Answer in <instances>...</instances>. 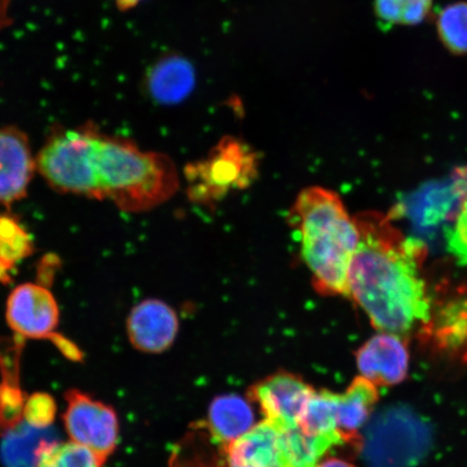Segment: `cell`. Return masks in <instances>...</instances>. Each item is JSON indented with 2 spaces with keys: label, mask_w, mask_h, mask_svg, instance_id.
Listing matches in <instances>:
<instances>
[{
  "label": "cell",
  "mask_w": 467,
  "mask_h": 467,
  "mask_svg": "<svg viewBox=\"0 0 467 467\" xmlns=\"http://www.w3.org/2000/svg\"><path fill=\"white\" fill-rule=\"evenodd\" d=\"M66 400L63 420L71 441L89 449L104 463L119 442V423L115 411L80 390H69Z\"/></svg>",
  "instance_id": "obj_6"
},
{
  "label": "cell",
  "mask_w": 467,
  "mask_h": 467,
  "mask_svg": "<svg viewBox=\"0 0 467 467\" xmlns=\"http://www.w3.org/2000/svg\"><path fill=\"white\" fill-rule=\"evenodd\" d=\"M56 414V404L50 396L35 394L26 401L23 408V419L38 428H51Z\"/></svg>",
  "instance_id": "obj_25"
},
{
  "label": "cell",
  "mask_w": 467,
  "mask_h": 467,
  "mask_svg": "<svg viewBox=\"0 0 467 467\" xmlns=\"http://www.w3.org/2000/svg\"><path fill=\"white\" fill-rule=\"evenodd\" d=\"M356 363L363 377L377 387H392L407 378L409 352L405 338L379 332L356 353Z\"/></svg>",
  "instance_id": "obj_11"
},
{
  "label": "cell",
  "mask_w": 467,
  "mask_h": 467,
  "mask_svg": "<svg viewBox=\"0 0 467 467\" xmlns=\"http://www.w3.org/2000/svg\"><path fill=\"white\" fill-rule=\"evenodd\" d=\"M226 457L229 467H294L285 431L266 420L230 443Z\"/></svg>",
  "instance_id": "obj_13"
},
{
  "label": "cell",
  "mask_w": 467,
  "mask_h": 467,
  "mask_svg": "<svg viewBox=\"0 0 467 467\" xmlns=\"http://www.w3.org/2000/svg\"><path fill=\"white\" fill-rule=\"evenodd\" d=\"M36 168L31 144L19 128H0V204L11 206L27 194Z\"/></svg>",
  "instance_id": "obj_10"
},
{
  "label": "cell",
  "mask_w": 467,
  "mask_h": 467,
  "mask_svg": "<svg viewBox=\"0 0 467 467\" xmlns=\"http://www.w3.org/2000/svg\"><path fill=\"white\" fill-rule=\"evenodd\" d=\"M36 168L57 192L109 201L131 213L161 206L180 184L171 157L87 125L52 134L36 156Z\"/></svg>",
  "instance_id": "obj_1"
},
{
  "label": "cell",
  "mask_w": 467,
  "mask_h": 467,
  "mask_svg": "<svg viewBox=\"0 0 467 467\" xmlns=\"http://www.w3.org/2000/svg\"><path fill=\"white\" fill-rule=\"evenodd\" d=\"M95 453L73 441L56 442L40 455L36 467H101Z\"/></svg>",
  "instance_id": "obj_23"
},
{
  "label": "cell",
  "mask_w": 467,
  "mask_h": 467,
  "mask_svg": "<svg viewBox=\"0 0 467 467\" xmlns=\"http://www.w3.org/2000/svg\"><path fill=\"white\" fill-rule=\"evenodd\" d=\"M32 250L31 239L25 229L14 219L0 217V277L31 254Z\"/></svg>",
  "instance_id": "obj_22"
},
{
  "label": "cell",
  "mask_w": 467,
  "mask_h": 467,
  "mask_svg": "<svg viewBox=\"0 0 467 467\" xmlns=\"http://www.w3.org/2000/svg\"><path fill=\"white\" fill-rule=\"evenodd\" d=\"M461 186V185H460ZM462 197L457 217L453 224L446 231V244L460 265H467V186H461Z\"/></svg>",
  "instance_id": "obj_24"
},
{
  "label": "cell",
  "mask_w": 467,
  "mask_h": 467,
  "mask_svg": "<svg viewBox=\"0 0 467 467\" xmlns=\"http://www.w3.org/2000/svg\"><path fill=\"white\" fill-rule=\"evenodd\" d=\"M379 400L377 385L363 377L356 378L337 397V430L344 442L360 445V431L370 421Z\"/></svg>",
  "instance_id": "obj_16"
},
{
  "label": "cell",
  "mask_w": 467,
  "mask_h": 467,
  "mask_svg": "<svg viewBox=\"0 0 467 467\" xmlns=\"http://www.w3.org/2000/svg\"><path fill=\"white\" fill-rule=\"evenodd\" d=\"M317 467H356L346 460L331 458L321 461Z\"/></svg>",
  "instance_id": "obj_26"
},
{
  "label": "cell",
  "mask_w": 467,
  "mask_h": 467,
  "mask_svg": "<svg viewBox=\"0 0 467 467\" xmlns=\"http://www.w3.org/2000/svg\"><path fill=\"white\" fill-rule=\"evenodd\" d=\"M437 33L441 42L451 54L467 55V3L448 5L437 17Z\"/></svg>",
  "instance_id": "obj_20"
},
{
  "label": "cell",
  "mask_w": 467,
  "mask_h": 467,
  "mask_svg": "<svg viewBox=\"0 0 467 467\" xmlns=\"http://www.w3.org/2000/svg\"><path fill=\"white\" fill-rule=\"evenodd\" d=\"M288 221L300 238L314 289L320 296H348L359 234L340 196L321 186L305 189L296 196Z\"/></svg>",
  "instance_id": "obj_3"
},
{
  "label": "cell",
  "mask_w": 467,
  "mask_h": 467,
  "mask_svg": "<svg viewBox=\"0 0 467 467\" xmlns=\"http://www.w3.org/2000/svg\"><path fill=\"white\" fill-rule=\"evenodd\" d=\"M5 319L16 337H54L60 323V309L48 288L27 283L11 291Z\"/></svg>",
  "instance_id": "obj_8"
},
{
  "label": "cell",
  "mask_w": 467,
  "mask_h": 467,
  "mask_svg": "<svg viewBox=\"0 0 467 467\" xmlns=\"http://www.w3.org/2000/svg\"><path fill=\"white\" fill-rule=\"evenodd\" d=\"M144 2V0H115L117 8L120 11H128L136 8L138 5Z\"/></svg>",
  "instance_id": "obj_27"
},
{
  "label": "cell",
  "mask_w": 467,
  "mask_h": 467,
  "mask_svg": "<svg viewBox=\"0 0 467 467\" xmlns=\"http://www.w3.org/2000/svg\"><path fill=\"white\" fill-rule=\"evenodd\" d=\"M258 167V155L250 146L235 138H224L207 159L186 168L191 200L213 203L232 191L246 189Z\"/></svg>",
  "instance_id": "obj_5"
},
{
  "label": "cell",
  "mask_w": 467,
  "mask_h": 467,
  "mask_svg": "<svg viewBox=\"0 0 467 467\" xmlns=\"http://www.w3.org/2000/svg\"><path fill=\"white\" fill-rule=\"evenodd\" d=\"M57 441L51 428H38L25 419L2 433L0 460L5 467H36L40 455Z\"/></svg>",
  "instance_id": "obj_15"
},
{
  "label": "cell",
  "mask_w": 467,
  "mask_h": 467,
  "mask_svg": "<svg viewBox=\"0 0 467 467\" xmlns=\"http://www.w3.org/2000/svg\"><path fill=\"white\" fill-rule=\"evenodd\" d=\"M434 0H375V13L390 26H416L431 15Z\"/></svg>",
  "instance_id": "obj_21"
},
{
  "label": "cell",
  "mask_w": 467,
  "mask_h": 467,
  "mask_svg": "<svg viewBox=\"0 0 467 467\" xmlns=\"http://www.w3.org/2000/svg\"><path fill=\"white\" fill-rule=\"evenodd\" d=\"M433 433L408 407H389L366 425L360 448L367 467H416L429 454Z\"/></svg>",
  "instance_id": "obj_4"
},
{
  "label": "cell",
  "mask_w": 467,
  "mask_h": 467,
  "mask_svg": "<svg viewBox=\"0 0 467 467\" xmlns=\"http://www.w3.org/2000/svg\"><path fill=\"white\" fill-rule=\"evenodd\" d=\"M337 397L329 390L314 392L297 426L308 434L344 442L337 430Z\"/></svg>",
  "instance_id": "obj_18"
},
{
  "label": "cell",
  "mask_w": 467,
  "mask_h": 467,
  "mask_svg": "<svg viewBox=\"0 0 467 467\" xmlns=\"http://www.w3.org/2000/svg\"><path fill=\"white\" fill-rule=\"evenodd\" d=\"M179 331V318L167 303L148 299L131 309L127 320L128 337L141 352L159 354L171 348Z\"/></svg>",
  "instance_id": "obj_12"
},
{
  "label": "cell",
  "mask_w": 467,
  "mask_h": 467,
  "mask_svg": "<svg viewBox=\"0 0 467 467\" xmlns=\"http://www.w3.org/2000/svg\"><path fill=\"white\" fill-rule=\"evenodd\" d=\"M314 392L300 378L282 372L255 384L250 397L259 405L266 421L289 431L299 425Z\"/></svg>",
  "instance_id": "obj_9"
},
{
  "label": "cell",
  "mask_w": 467,
  "mask_h": 467,
  "mask_svg": "<svg viewBox=\"0 0 467 467\" xmlns=\"http://www.w3.org/2000/svg\"><path fill=\"white\" fill-rule=\"evenodd\" d=\"M358 243L349 296L379 332L406 336L429 320L431 301L422 275L426 247L406 237L390 218L366 212L354 218Z\"/></svg>",
  "instance_id": "obj_2"
},
{
  "label": "cell",
  "mask_w": 467,
  "mask_h": 467,
  "mask_svg": "<svg viewBox=\"0 0 467 467\" xmlns=\"http://www.w3.org/2000/svg\"><path fill=\"white\" fill-rule=\"evenodd\" d=\"M285 440L294 467H317L332 448L341 445L331 438L308 434L299 426L285 431Z\"/></svg>",
  "instance_id": "obj_19"
},
{
  "label": "cell",
  "mask_w": 467,
  "mask_h": 467,
  "mask_svg": "<svg viewBox=\"0 0 467 467\" xmlns=\"http://www.w3.org/2000/svg\"><path fill=\"white\" fill-rule=\"evenodd\" d=\"M249 400L236 394L217 397L209 406L208 429L214 440L227 446L255 425Z\"/></svg>",
  "instance_id": "obj_17"
},
{
  "label": "cell",
  "mask_w": 467,
  "mask_h": 467,
  "mask_svg": "<svg viewBox=\"0 0 467 467\" xmlns=\"http://www.w3.org/2000/svg\"><path fill=\"white\" fill-rule=\"evenodd\" d=\"M420 337L435 355L467 364V285H460L436 306L431 305Z\"/></svg>",
  "instance_id": "obj_7"
},
{
  "label": "cell",
  "mask_w": 467,
  "mask_h": 467,
  "mask_svg": "<svg viewBox=\"0 0 467 467\" xmlns=\"http://www.w3.org/2000/svg\"><path fill=\"white\" fill-rule=\"evenodd\" d=\"M196 85L195 69L188 58L163 56L149 69L145 78L148 96L159 104H177L185 100Z\"/></svg>",
  "instance_id": "obj_14"
}]
</instances>
